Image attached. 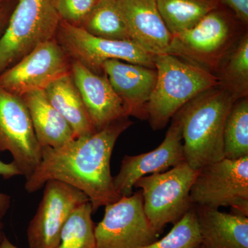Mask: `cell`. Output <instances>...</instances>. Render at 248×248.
Segmentation results:
<instances>
[{"instance_id": "1", "label": "cell", "mask_w": 248, "mask_h": 248, "mask_svg": "<svg viewBox=\"0 0 248 248\" xmlns=\"http://www.w3.org/2000/svg\"><path fill=\"white\" fill-rule=\"evenodd\" d=\"M132 124L125 117L58 148L43 147L40 164L26 178L25 190L33 193L48 181H60L84 192L93 211L115 203L121 197L111 174V156L117 140Z\"/></svg>"}, {"instance_id": "2", "label": "cell", "mask_w": 248, "mask_h": 248, "mask_svg": "<svg viewBox=\"0 0 248 248\" xmlns=\"http://www.w3.org/2000/svg\"><path fill=\"white\" fill-rule=\"evenodd\" d=\"M234 98L217 86L200 93L177 112L186 162L200 170L224 159L223 132Z\"/></svg>"}, {"instance_id": "3", "label": "cell", "mask_w": 248, "mask_h": 248, "mask_svg": "<svg viewBox=\"0 0 248 248\" xmlns=\"http://www.w3.org/2000/svg\"><path fill=\"white\" fill-rule=\"evenodd\" d=\"M155 64L156 82L147 106V120L154 130L164 128L196 96L219 86L211 72L171 54L156 55Z\"/></svg>"}, {"instance_id": "4", "label": "cell", "mask_w": 248, "mask_h": 248, "mask_svg": "<svg viewBox=\"0 0 248 248\" xmlns=\"http://www.w3.org/2000/svg\"><path fill=\"white\" fill-rule=\"evenodd\" d=\"M247 32V26L218 6L194 27L172 35L169 54L215 74L227 54Z\"/></svg>"}, {"instance_id": "5", "label": "cell", "mask_w": 248, "mask_h": 248, "mask_svg": "<svg viewBox=\"0 0 248 248\" xmlns=\"http://www.w3.org/2000/svg\"><path fill=\"white\" fill-rule=\"evenodd\" d=\"M60 21L57 0H17L0 36V74L55 39Z\"/></svg>"}, {"instance_id": "6", "label": "cell", "mask_w": 248, "mask_h": 248, "mask_svg": "<svg viewBox=\"0 0 248 248\" xmlns=\"http://www.w3.org/2000/svg\"><path fill=\"white\" fill-rule=\"evenodd\" d=\"M199 172L184 161L169 170L140 178L135 184L141 189L146 217L159 234L194 206L190 190Z\"/></svg>"}, {"instance_id": "7", "label": "cell", "mask_w": 248, "mask_h": 248, "mask_svg": "<svg viewBox=\"0 0 248 248\" xmlns=\"http://www.w3.org/2000/svg\"><path fill=\"white\" fill-rule=\"evenodd\" d=\"M190 198L193 205L217 210L231 207L234 214L248 217V156L224 158L202 168Z\"/></svg>"}, {"instance_id": "8", "label": "cell", "mask_w": 248, "mask_h": 248, "mask_svg": "<svg viewBox=\"0 0 248 248\" xmlns=\"http://www.w3.org/2000/svg\"><path fill=\"white\" fill-rule=\"evenodd\" d=\"M55 39L72 61L79 62L97 74H104L103 63L111 60L155 68L156 55L148 53L133 41L100 38L62 20Z\"/></svg>"}, {"instance_id": "9", "label": "cell", "mask_w": 248, "mask_h": 248, "mask_svg": "<svg viewBox=\"0 0 248 248\" xmlns=\"http://www.w3.org/2000/svg\"><path fill=\"white\" fill-rule=\"evenodd\" d=\"M94 232L97 248H144L159 235L145 213L141 190L106 205Z\"/></svg>"}, {"instance_id": "10", "label": "cell", "mask_w": 248, "mask_h": 248, "mask_svg": "<svg viewBox=\"0 0 248 248\" xmlns=\"http://www.w3.org/2000/svg\"><path fill=\"white\" fill-rule=\"evenodd\" d=\"M9 152L22 175L29 177L40 164L42 147L25 102L0 88V153Z\"/></svg>"}, {"instance_id": "11", "label": "cell", "mask_w": 248, "mask_h": 248, "mask_svg": "<svg viewBox=\"0 0 248 248\" xmlns=\"http://www.w3.org/2000/svg\"><path fill=\"white\" fill-rule=\"evenodd\" d=\"M72 62L54 39L1 73L0 88L20 97L31 91L45 90L55 80L71 74Z\"/></svg>"}, {"instance_id": "12", "label": "cell", "mask_w": 248, "mask_h": 248, "mask_svg": "<svg viewBox=\"0 0 248 248\" xmlns=\"http://www.w3.org/2000/svg\"><path fill=\"white\" fill-rule=\"evenodd\" d=\"M43 196L27 229L29 248H56L68 217L87 196L73 186L50 180L46 183Z\"/></svg>"}, {"instance_id": "13", "label": "cell", "mask_w": 248, "mask_h": 248, "mask_svg": "<svg viewBox=\"0 0 248 248\" xmlns=\"http://www.w3.org/2000/svg\"><path fill=\"white\" fill-rule=\"evenodd\" d=\"M184 161L182 123L175 114L164 141L159 147L143 154L124 156L120 172L113 177L116 192L121 197L131 195L140 178L148 174L164 172Z\"/></svg>"}, {"instance_id": "14", "label": "cell", "mask_w": 248, "mask_h": 248, "mask_svg": "<svg viewBox=\"0 0 248 248\" xmlns=\"http://www.w3.org/2000/svg\"><path fill=\"white\" fill-rule=\"evenodd\" d=\"M71 76L96 131L129 117L105 74H97L79 62L73 61Z\"/></svg>"}, {"instance_id": "15", "label": "cell", "mask_w": 248, "mask_h": 248, "mask_svg": "<svg viewBox=\"0 0 248 248\" xmlns=\"http://www.w3.org/2000/svg\"><path fill=\"white\" fill-rule=\"evenodd\" d=\"M102 70L123 102L128 117L147 120V106L156 82V69L111 60L103 63Z\"/></svg>"}, {"instance_id": "16", "label": "cell", "mask_w": 248, "mask_h": 248, "mask_svg": "<svg viewBox=\"0 0 248 248\" xmlns=\"http://www.w3.org/2000/svg\"><path fill=\"white\" fill-rule=\"evenodd\" d=\"M130 40L155 55L169 53L172 35L156 0H117Z\"/></svg>"}, {"instance_id": "17", "label": "cell", "mask_w": 248, "mask_h": 248, "mask_svg": "<svg viewBox=\"0 0 248 248\" xmlns=\"http://www.w3.org/2000/svg\"><path fill=\"white\" fill-rule=\"evenodd\" d=\"M202 247L248 248V217L195 205Z\"/></svg>"}, {"instance_id": "18", "label": "cell", "mask_w": 248, "mask_h": 248, "mask_svg": "<svg viewBox=\"0 0 248 248\" xmlns=\"http://www.w3.org/2000/svg\"><path fill=\"white\" fill-rule=\"evenodd\" d=\"M21 97L42 148H58L76 138L69 124L49 102L45 90L31 91Z\"/></svg>"}, {"instance_id": "19", "label": "cell", "mask_w": 248, "mask_h": 248, "mask_svg": "<svg viewBox=\"0 0 248 248\" xmlns=\"http://www.w3.org/2000/svg\"><path fill=\"white\" fill-rule=\"evenodd\" d=\"M49 102L64 118L76 138L95 133L71 74L62 77L45 90Z\"/></svg>"}, {"instance_id": "20", "label": "cell", "mask_w": 248, "mask_h": 248, "mask_svg": "<svg viewBox=\"0 0 248 248\" xmlns=\"http://www.w3.org/2000/svg\"><path fill=\"white\" fill-rule=\"evenodd\" d=\"M219 86L236 101L248 97V32L234 46L215 73Z\"/></svg>"}, {"instance_id": "21", "label": "cell", "mask_w": 248, "mask_h": 248, "mask_svg": "<svg viewBox=\"0 0 248 248\" xmlns=\"http://www.w3.org/2000/svg\"><path fill=\"white\" fill-rule=\"evenodd\" d=\"M156 3L172 35L194 27L220 5L218 0H156Z\"/></svg>"}, {"instance_id": "22", "label": "cell", "mask_w": 248, "mask_h": 248, "mask_svg": "<svg viewBox=\"0 0 248 248\" xmlns=\"http://www.w3.org/2000/svg\"><path fill=\"white\" fill-rule=\"evenodd\" d=\"M79 28L100 38L132 41L117 0H99Z\"/></svg>"}, {"instance_id": "23", "label": "cell", "mask_w": 248, "mask_h": 248, "mask_svg": "<svg viewBox=\"0 0 248 248\" xmlns=\"http://www.w3.org/2000/svg\"><path fill=\"white\" fill-rule=\"evenodd\" d=\"M223 143L226 159L248 156V97L233 104L225 124Z\"/></svg>"}, {"instance_id": "24", "label": "cell", "mask_w": 248, "mask_h": 248, "mask_svg": "<svg viewBox=\"0 0 248 248\" xmlns=\"http://www.w3.org/2000/svg\"><path fill=\"white\" fill-rule=\"evenodd\" d=\"M93 212L90 202L77 208L63 225L56 248H97Z\"/></svg>"}, {"instance_id": "25", "label": "cell", "mask_w": 248, "mask_h": 248, "mask_svg": "<svg viewBox=\"0 0 248 248\" xmlns=\"http://www.w3.org/2000/svg\"><path fill=\"white\" fill-rule=\"evenodd\" d=\"M200 227L195 205L174 224L169 234L144 248H200Z\"/></svg>"}, {"instance_id": "26", "label": "cell", "mask_w": 248, "mask_h": 248, "mask_svg": "<svg viewBox=\"0 0 248 248\" xmlns=\"http://www.w3.org/2000/svg\"><path fill=\"white\" fill-rule=\"evenodd\" d=\"M99 0H57L61 20L79 27Z\"/></svg>"}, {"instance_id": "27", "label": "cell", "mask_w": 248, "mask_h": 248, "mask_svg": "<svg viewBox=\"0 0 248 248\" xmlns=\"http://www.w3.org/2000/svg\"><path fill=\"white\" fill-rule=\"evenodd\" d=\"M0 176L8 179L22 176V173L14 163H6L0 159ZM11 207V197L0 191V221L6 216Z\"/></svg>"}, {"instance_id": "28", "label": "cell", "mask_w": 248, "mask_h": 248, "mask_svg": "<svg viewBox=\"0 0 248 248\" xmlns=\"http://www.w3.org/2000/svg\"><path fill=\"white\" fill-rule=\"evenodd\" d=\"M224 4L235 17L246 26L248 24V0H218Z\"/></svg>"}, {"instance_id": "29", "label": "cell", "mask_w": 248, "mask_h": 248, "mask_svg": "<svg viewBox=\"0 0 248 248\" xmlns=\"http://www.w3.org/2000/svg\"><path fill=\"white\" fill-rule=\"evenodd\" d=\"M17 0H6L0 5V36L3 33Z\"/></svg>"}, {"instance_id": "30", "label": "cell", "mask_w": 248, "mask_h": 248, "mask_svg": "<svg viewBox=\"0 0 248 248\" xmlns=\"http://www.w3.org/2000/svg\"><path fill=\"white\" fill-rule=\"evenodd\" d=\"M0 248H19L17 246L13 244L9 239H7L6 236H4V239L0 243Z\"/></svg>"}, {"instance_id": "31", "label": "cell", "mask_w": 248, "mask_h": 248, "mask_svg": "<svg viewBox=\"0 0 248 248\" xmlns=\"http://www.w3.org/2000/svg\"><path fill=\"white\" fill-rule=\"evenodd\" d=\"M4 226H3L2 223L0 221V243L4 239Z\"/></svg>"}, {"instance_id": "32", "label": "cell", "mask_w": 248, "mask_h": 248, "mask_svg": "<svg viewBox=\"0 0 248 248\" xmlns=\"http://www.w3.org/2000/svg\"><path fill=\"white\" fill-rule=\"evenodd\" d=\"M6 0H0V5L1 4H3V3L4 2V1H6Z\"/></svg>"}, {"instance_id": "33", "label": "cell", "mask_w": 248, "mask_h": 248, "mask_svg": "<svg viewBox=\"0 0 248 248\" xmlns=\"http://www.w3.org/2000/svg\"><path fill=\"white\" fill-rule=\"evenodd\" d=\"M202 248V246H201V248Z\"/></svg>"}]
</instances>
